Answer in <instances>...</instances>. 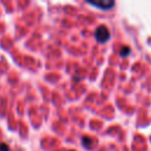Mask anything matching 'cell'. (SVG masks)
I'll use <instances>...</instances> for the list:
<instances>
[{"label":"cell","mask_w":151,"mask_h":151,"mask_svg":"<svg viewBox=\"0 0 151 151\" xmlns=\"http://www.w3.org/2000/svg\"><path fill=\"white\" fill-rule=\"evenodd\" d=\"M81 140H83V145H84L85 147H87V149H90V147L92 146V144H93V140H92L90 137H83Z\"/></svg>","instance_id":"3"},{"label":"cell","mask_w":151,"mask_h":151,"mask_svg":"<svg viewBox=\"0 0 151 151\" xmlns=\"http://www.w3.org/2000/svg\"><path fill=\"white\" fill-rule=\"evenodd\" d=\"M0 151H8V146H7L6 144L1 143V144H0Z\"/></svg>","instance_id":"5"},{"label":"cell","mask_w":151,"mask_h":151,"mask_svg":"<svg viewBox=\"0 0 151 151\" xmlns=\"http://www.w3.org/2000/svg\"><path fill=\"white\" fill-rule=\"evenodd\" d=\"M130 53V48L129 47H124V48H122V51H120V55L122 57H125L126 54H129Z\"/></svg>","instance_id":"4"},{"label":"cell","mask_w":151,"mask_h":151,"mask_svg":"<svg viewBox=\"0 0 151 151\" xmlns=\"http://www.w3.org/2000/svg\"><path fill=\"white\" fill-rule=\"evenodd\" d=\"M94 37L98 42L104 44L110 39V31L105 26H99L94 32Z\"/></svg>","instance_id":"1"},{"label":"cell","mask_w":151,"mask_h":151,"mask_svg":"<svg viewBox=\"0 0 151 151\" xmlns=\"http://www.w3.org/2000/svg\"><path fill=\"white\" fill-rule=\"evenodd\" d=\"M87 4H90L91 6H94V7H99L101 9H109L111 7L114 6V2L113 1H110V0H101V1H87Z\"/></svg>","instance_id":"2"}]
</instances>
